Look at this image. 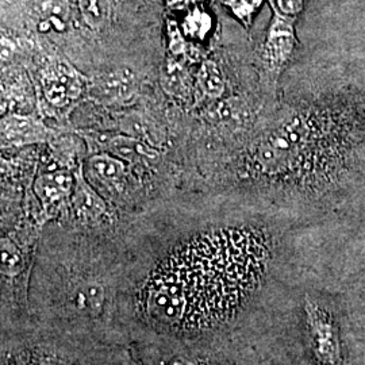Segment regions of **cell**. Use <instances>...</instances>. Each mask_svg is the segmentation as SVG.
<instances>
[{"label":"cell","mask_w":365,"mask_h":365,"mask_svg":"<svg viewBox=\"0 0 365 365\" xmlns=\"http://www.w3.org/2000/svg\"><path fill=\"white\" fill-rule=\"evenodd\" d=\"M286 114L249 146V179L318 197L365 182L363 75L330 69L327 81Z\"/></svg>","instance_id":"obj_1"},{"label":"cell","mask_w":365,"mask_h":365,"mask_svg":"<svg viewBox=\"0 0 365 365\" xmlns=\"http://www.w3.org/2000/svg\"><path fill=\"white\" fill-rule=\"evenodd\" d=\"M264 235L229 227L176 249L148 277L140 307L148 321L196 331L229 319L257 286L268 261Z\"/></svg>","instance_id":"obj_2"},{"label":"cell","mask_w":365,"mask_h":365,"mask_svg":"<svg viewBox=\"0 0 365 365\" xmlns=\"http://www.w3.org/2000/svg\"><path fill=\"white\" fill-rule=\"evenodd\" d=\"M271 10L272 18L261 45L259 63L265 83L276 86L298 51L299 41L295 31L297 18L287 16L272 6Z\"/></svg>","instance_id":"obj_3"},{"label":"cell","mask_w":365,"mask_h":365,"mask_svg":"<svg viewBox=\"0 0 365 365\" xmlns=\"http://www.w3.org/2000/svg\"><path fill=\"white\" fill-rule=\"evenodd\" d=\"M88 78L63 60H54L42 68L39 75V101L52 111H66L76 105L87 92Z\"/></svg>","instance_id":"obj_4"},{"label":"cell","mask_w":365,"mask_h":365,"mask_svg":"<svg viewBox=\"0 0 365 365\" xmlns=\"http://www.w3.org/2000/svg\"><path fill=\"white\" fill-rule=\"evenodd\" d=\"M306 319L312 348L319 365H341V342L339 329L325 309L313 299L306 300Z\"/></svg>","instance_id":"obj_5"},{"label":"cell","mask_w":365,"mask_h":365,"mask_svg":"<svg viewBox=\"0 0 365 365\" xmlns=\"http://www.w3.org/2000/svg\"><path fill=\"white\" fill-rule=\"evenodd\" d=\"M138 80L128 68L103 71L87 84V96L92 102L102 106H126L138 95Z\"/></svg>","instance_id":"obj_6"},{"label":"cell","mask_w":365,"mask_h":365,"mask_svg":"<svg viewBox=\"0 0 365 365\" xmlns=\"http://www.w3.org/2000/svg\"><path fill=\"white\" fill-rule=\"evenodd\" d=\"M0 134L3 149L46 144L57 135L39 118L18 113H9L1 117Z\"/></svg>","instance_id":"obj_7"},{"label":"cell","mask_w":365,"mask_h":365,"mask_svg":"<svg viewBox=\"0 0 365 365\" xmlns=\"http://www.w3.org/2000/svg\"><path fill=\"white\" fill-rule=\"evenodd\" d=\"M78 135L87 144L93 145L95 150L119 157L126 163H134L137 160H156L158 157V152L152 145L128 134L78 131Z\"/></svg>","instance_id":"obj_8"},{"label":"cell","mask_w":365,"mask_h":365,"mask_svg":"<svg viewBox=\"0 0 365 365\" xmlns=\"http://www.w3.org/2000/svg\"><path fill=\"white\" fill-rule=\"evenodd\" d=\"M37 95L33 86L24 72L15 71L7 78H3L1 84V114L18 113L30 114L36 107Z\"/></svg>","instance_id":"obj_9"},{"label":"cell","mask_w":365,"mask_h":365,"mask_svg":"<svg viewBox=\"0 0 365 365\" xmlns=\"http://www.w3.org/2000/svg\"><path fill=\"white\" fill-rule=\"evenodd\" d=\"M160 83L165 93L180 105H191L195 96V83L185 63L168 56L160 73Z\"/></svg>","instance_id":"obj_10"},{"label":"cell","mask_w":365,"mask_h":365,"mask_svg":"<svg viewBox=\"0 0 365 365\" xmlns=\"http://www.w3.org/2000/svg\"><path fill=\"white\" fill-rule=\"evenodd\" d=\"M87 170L107 190H120L128 179V163L106 152H96L87 160Z\"/></svg>","instance_id":"obj_11"},{"label":"cell","mask_w":365,"mask_h":365,"mask_svg":"<svg viewBox=\"0 0 365 365\" xmlns=\"http://www.w3.org/2000/svg\"><path fill=\"white\" fill-rule=\"evenodd\" d=\"M75 175L68 170H57L39 175L36 180V192L45 205H54L72 196Z\"/></svg>","instance_id":"obj_12"},{"label":"cell","mask_w":365,"mask_h":365,"mask_svg":"<svg viewBox=\"0 0 365 365\" xmlns=\"http://www.w3.org/2000/svg\"><path fill=\"white\" fill-rule=\"evenodd\" d=\"M75 187L72 192L73 206L83 217H99L106 211L105 202L86 179V170L83 164H78L75 168Z\"/></svg>","instance_id":"obj_13"},{"label":"cell","mask_w":365,"mask_h":365,"mask_svg":"<svg viewBox=\"0 0 365 365\" xmlns=\"http://www.w3.org/2000/svg\"><path fill=\"white\" fill-rule=\"evenodd\" d=\"M196 87L209 99H221L226 91V81L221 68L214 60H205L196 73Z\"/></svg>","instance_id":"obj_14"},{"label":"cell","mask_w":365,"mask_h":365,"mask_svg":"<svg viewBox=\"0 0 365 365\" xmlns=\"http://www.w3.org/2000/svg\"><path fill=\"white\" fill-rule=\"evenodd\" d=\"M212 27V18L200 7H194L185 15L182 30L187 38L205 39Z\"/></svg>","instance_id":"obj_15"},{"label":"cell","mask_w":365,"mask_h":365,"mask_svg":"<svg viewBox=\"0 0 365 365\" xmlns=\"http://www.w3.org/2000/svg\"><path fill=\"white\" fill-rule=\"evenodd\" d=\"M262 3L264 0H223V4L247 30L252 26L253 19L256 14L259 13Z\"/></svg>","instance_id":"obj_16"},{"label":"cell","mask_w":365,"mask_h":365,"mask_svg":"<svg viewBox=\"0 0 365 365\" xmlns=\"http://www.w3.org/2000/svg\"><path fill=\"white\" fill-rule=\"evenodd\" d=\"M167 34H168V51L170 57L187 63L191 57L190 48L191 45L187 42V37L184 36L182 29L173 21H167Z\"/></svg>","instance_id":"obj_17"},{"label":"cell","mask_w":365,"mask_h":365,"mask_svg":"<svg viewBox=\"0 0 365 365\" xmlns=\"http://www.w3.org/2000/svg\"><path fill=\"white\" fill-rule=\"evenodd\" d=\"M7 365H73L68 363L64 359H60L57 356H53L49 353L24 352L19 356L14 357Z\"/></svg>","instance_id":"obj_18"},{"label":"cell","mask_w":365,"mask_h":365,"mask_svg":"<svg viewBox=\"0 0 365 365\" xmlns=\"http://www.w3.org/2000/svg\"><path fill=\"white\" fill-rule=\"evenodd\" d=\"M267 1L269 3V6H272L280 13L292 18H298L306 7V0H267Z\"/></svg>","instance_id":"obj_19"},{"label":"cell","mask_w":365,"mask_h":365,"mask_svg":"<svg viewBox=\"0 0 365 365\" xmlns=\"http://www.w3.org/2000/svg\"><path fill=\"white\" fill-rule=\"evenodd\" d=\"M199 0H168V4L170 7H175V9H184V7H188L191 4H195Z\"/></svg>","instance_id":"obj_20"}]
</instances>
